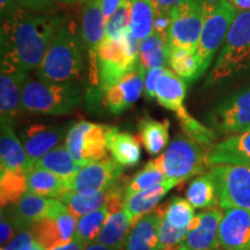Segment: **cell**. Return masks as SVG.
<instances>
[{"label": "cell", "instance_id": "6da1fadb", "mask_svg": "<svg viewBox=\"0 0 250 250\" xmlns=\"http://www.w3.org/2000/svg\"><path fill=\"white\" fill-rule=\"evenodd\" d=\"M65 20L62 14L39 13L21 7L1 21V62L26 72L39 68Z\"/></svg>", "mask_w": 250, "mask_h": 250}, {"label": "cell", "instance_id": "7a4b0ae2", "mask_svg": "<svg viewBox=\"0 0 250 250\" xmlns=\"http://www.w3.org/2000/svg\"><path fill=\"white\" fill-rule=\"evenodd\" d=\"M86 49L80 27L66 19L37 68L36 78L49 83H76L85 66Z\"/></svg>", "mask_w": 250, "mask_h": 250}, {"label": "cell", "instance_id": "3957f363", "mask_svg": "<svg viewBox=\"0 0 250 250\" xmlns=\"http://www.w3.org/2000/svg\"><path fill=\"white\" fill-rule=\"evenodd\" d=\"M249 77L250 11H239L206 77L205 86H227Z\"/></svg>", "mask_w": 250, "mask_h": 250}, {"label": "cell", "instance_id": "277c9868", "mask_svg": "<svg viewBox=\"0 0 250 250\" xmlns=\"http://www.w3.org/2000/svg\"><path fill=\"white\" fill-rule=\"evenodd\" d=\"M83 103V90L77 83L28 80L22 94L26 112L45 116H65Z\"/></svg>", "mask_w": 250, "mask_h": 250}, {"label": "cell", "instance_id": "5b68a950", "mask_svg": "<svg viewBox=\"0 0 250 250\" xmlns=\"http://www.w3.org/2000/svg\"><path fill=\"white\" fill-rule=\"evenodd\" d=\"M205 20L196 49L199 78L208 72L239 11L227 0H203Z\"/></svg>", "mask_w": 250, "mask_h": 250}, {"label": "cell", "instance_id": "8992f818", "mask_svg": "<svg viewBox=\"0 0 250 250\" xmlns=\"http://www.w3.org/2000/svg\"><path fill=\"white\" fill-rule=\"evenodd\" d=\"M208 149L187 136H176L158 158L152 160L167 179L184 181L210 167Z\"/></svg>", "mask_w": 250, "mask_h": 250}, {"label": "cell", "instance_id": "52a82bcc", "mask_svg": "<svg viewBox=\"0 0 250 250\" xmlns=\"http://www.w3.org/2000/svg\"><path fill=\"white\" fill-rule=\"evenodd\" d=\"M100 85L104 94L139 64V42L130 29L117 40L103 39L98 49Z\"/></svg>", "mask_w": 250, "mask_h": 250}, {"label": "cell", "instance_id": "ba28073f", "mask_svg": "<svg viewBox=\"0 0 250 250\" xmlns=\"http://www.w3.org/2000/svg\"><path fill=\"white\" fill-rule=\"evenodd\" d=\"M80 29L88 62L87 101L96 105L103 99L98 64V49L105 36V18L102 12L101 0H85L83 2Z\"/></svg>", "mask_w": 250, "mask_h": 250}, {"label": "cell", "instance_id": "9c48e42d", "mask_svg": "<svg viewBox=\"0 0 250 250\" xmlns=\"http://www.w3.org/2000/svg\"><path fill=\"white\" fill-rule=\"evenodd\" d=\"M205 20L203 0H179L170 12L167 49L186 48L196 51Z\"/></svg>", "mask_w": 250, "mask_h": 250}, {"label": "cell", "instance_id": "30bf717a", "mask_svg": "<svg viewBox=\"0 0 250 250\" xmlns=\"http://www.w3.org/2000/svg\"><path fill=\"white\" fill-rule=\"evenodd\" d=\"M206 121L220 134L233 136L250 130V85L221 100L211 109Z\"/></svg>", "mask_w": 250, "mask_h": 250}, {"label": "cell", "instance_id": "8fae6325", "mask_svg": "<svg viewBox=\"0 0 250 250\" xmlns=\"http://www.w3.org/2000/svg\"><path fill=\"white\" fill-rule=\"evenodd\" d=\"M109 125L78 122L68 130L65 146L78 162L85 166L89 162L107 158V134Z\"/></svg>", "mask_w": 250, "mask_h": 250}, {"label": "cell", "instance_id": "7c38bea8", "mask_svg": "<svg viewBox=\"0 0 250 250\" xmlns=\"http://www.w3.org/2000/svg\"><path fill=\"white\" fill-rule=\"evenodd\" d=\"M211 170L218 183L219 206L250 210V165H215Z\"/></svg>", "mask_w": 250, "mask_h": 250}, {"label": "cell", "instance_id": "4fadbf2b", "mask_svg": "<svg viewBox=\"0 0 250 250\" xmlns=\"http://www.w3.org/2000/svg\"><path fill=\"white\" fill-rule=\"evenodd\" d=\"M13 220L19 232L31 229L36 223L44 218L58 217L67 212V208L59 199L45 198V197L26 192L17 204L1 208Z\"/></svg>", "mask_w": 250, "mask_h": 250}, {"label": "cell", "instance_id": "5bb4252c", "mask_svg": "<svg viewBox=\"0 0 250 250\" xmlns=\"http://www.w3.org/2000/svg\"><path fill=\"white\" fill-rule=\"evenodd\" d=\"M28 72L20 70L9 62L0 65V123L13 125L22 109V94Z\"/></svg>", "mask_w": 250, "mask_h": 250}, {"label": "cell", "instance_id": "9a60e30c", "mask_svg": "<svg viewBox=\"0 0 250 250\" xmlns=\"http://www.w3.org/2000/svg\"><path fill=\"white\" fill-rule=\"evenodd\" d=\"M124 167L114 159L89 162L68 183V191H107L122 177Z\"/></svg>", "mask_w": 250, "mask_h": 250}, {"label": "cell", "instance_id": "2e32d148", "mask_svg": "<svg viewBox=\"0 0 250 250\" xmlns=\"http://www.w3.org/2000/svg\"><path fill=\"white\" fill-rule=\"evenodd\" d=\"M146 71L138 64L103 94L102 103L112 115H121L138 101L144 93Z\"/></svg>", "mask_w": 250, "mask_h": 250}, {"label": "cell", "instance_id": "e0dca14e", "mask_svg": "<svg viewBox=\"0 0 250 250\" xmlns=\"http://www.w3.org/2000/svg\"><path fill=\"white\" fill-rule=\"evenodd\" d=\"M70 127V124L49 125L42 123H33L23 127L20 132V140L30 161L34 164L59 146L62 140L66 139Z\"/></svg>", "mask_w": 250, "mask_h": 250}, {"label": "cell", "instance_id": "ac0fdd59", "mask_svg": "<svg viewBox=\"0 0 250 250\" xmlns=\"http://www.w3.org/2000/svg\"><path fill=\"white\" fill-rule=\"evenodd\" d=\"M219 250H250V210H225L219 225Z\"/></svg>", "mask_w": 250, "mask_h": 250}, {"label": "cell", "instance_id": "d6986e66", "mask_svg": "<svg viewBox=\"0 0 250 250\" xmlns=\"http://www.w3.org/2000/svg\"><path fill=\"white\" fill-rule=\"evenodd\" d=\"M78 218L70 212L58 217L44 218L31 227V233L45 250L67 245L76 236Z\"/></svg>", "mask_w": 250, "mask_h": 250}, {"label": "cell", "instance_id": "ffe728a7", "mask_svg": "<svg viewBox=\"0 0 250 250\" xmlns=\"http://www.w3.org/2000/svg\"><path fill=\"white\" fill-rule=\"evenodd\" d=\"M167 205L156 208L149 213L143 215L132 225L125 250H162L159 241V227L166 213Z\"/></svg>", "mask_w": 250, "mask_h": 250}, {"label": "cell", "instance_id": "44dd1931", "mask_svg": "<svg viewBox=\"0 0 250 250\" xmlns=\"http://www.w3.org/2000/svg\"><path fill=\"white\" fill-rule=\"evenodd\" d=\"M199 214L198 227L188 232L180 247L186 250H219V225L223 219V211L211 208Z\"/></svg>", "mask_w": 250, "mask_h": 250}, {"label": "cell", "instance_id": "7402d4cb", "mask_svg": "<svg viewBox=\"0 0 250 250\" xmlns=\"http://www.w3.org/2000/svg\"><path fill=\"white\" fill-rule=\"evenodd\" d=\"M208 162L215 165H250V130L233 134L208 149Z\"/></svg>", "mask_w": 250, "mask_h": 250}, {"label": "cell", "instance_id": "603a6c76", "mask_svg": "<svg viewBox=\"0 0 250 250\" xmlns=\"http://www.w3.org/2000/svg\"><path fill=\"white\" fill-rule=\"evenodd\" d=\"M0 170H27L33 169V162L27 155L22 143L15 134L13 125L0 123Z\"/></svg>", "mask_w": 250, "mask_h": 250}, {"label": "cell", "instance_id": "cb8c5ba5", "mask_svg": "<svg viewBox=\"0 0 250 250\" xmlns=\"http://www.w3.org/2000/svg\"><path fill=\"white\" fill-rule=\"evenodd\" d=\"M181 182L182 181L180 180L167 179L164 183L148 188V189L127 197L124 202V210L129 214L132 225L143 215L147 214L156 208L159 202L164 198L166 193Z\"/></svg>", "mask_w": 250, "mask_h": 250}, {"label": "cell", "instance_id": "d4e9b609", "mask_svg": "<svg viewBox=\"0 0 250 250\" xmlns=\"http://www.w3.org/2000/svg\"><path fill=\"white\" fill-rule=\"evenodd\" d=\"M187 81L177 76L173 70L165 68L156 83V102L168 110L176 112L183 105L187 94Z\"/></svg>", "mask_w": 250, "mask_h": 250}, {"label": "cell", "instance_id": "484cf974", "mask_svg": "<svg viewBox=\"0 0 250 250\" xmlns=\"http://www.w3.org/2000/svg\"><path fill=\"white\" fill-rule=\"evenodd\" d=\"M107 143L112 159L124 168L133 167L139 162L142 149L138 139L131 133L121 132L117 127L109 126Z\"/></svg>", "mask_w": 250, "mask_h": 250}, {"label": "cell", "instance_id": "4316f807", "mask_svg": "<svg viewBox=\"0 0 250 250\" xmlns=\"http://www.w3.org/2000/svg\"><path fill=\"white\" fill-rule=\"evenodd\" d=\"M33 168H41L58 175L67 183L68 188V183L79 173L83 165L73 158L66 146L59 145L34 162Z\"/></svg>", "mask_w": 250, "mask_h": 250}, {"label": "cell", "instance_id": "83f0119b", "mask_svg": "<svg viewBox=\"0 0 250 250\" xmlns=\"http://www.w3.org/2000/svg\"><path fill=\"white\" fill-rule=\"evenodd\" d=\"M131 228H132V221L123 208L117 213L109 214L101 233L94 242L101 243L114 249L123 250Z\"/></svg>", "mask_w": 250, "mask_h": 250}, {"label": "cell", "instance_id": "f1b7e54d", "mask_svg": "<svg viewBox=\"0 0 250 250\" xmlns=\"http://www.w3.org/2000/svg\"><path fill=\"white\" fill-rule=\"evenodd\" d=\"M27 188L28 192L45 198H59L62 193L68 191L67 183L62 177L41 168H33L28 173Z\"/></svg>", "mask_w": 250, "mask_h": 250}, {"label": "cell", "instance_id": "f546056e", "mask_svg": "<svg viewBox=\"0 0 250 250\" xmlns=\"http://www.w3.org/2000/svg\"><path fill=\"white\" fill-rule=\"evenodd\" d=\"M187 201L195 208H211L218 203V183L211 169L190 183Z\"/></svg>", "mask_w": 250, "mask_h": 250}, {"label": "cell", "instance_id": "4dcf8cb0", "mask_svg": "<svg viewBox=\"0 0 250 250\" xmlns=\"http://www.w3.org/2000/svg\"><path fill=\"white\" fill-rule=\"evenodd\" d=\"M169 126L168 120L159 122L153 118H143L139 122L140 142L149 154L155 155L165 151L169 142Z\"/></svg>", "mask_w": 250, "mask_h": 250}, {"label": "cell", "instance_id": "1f68e13d", "mask_svg": "<svg viewBox=\"0 0 250 250\" xmlns=\"http://www.w3.org/2000/svg\"><path fill=\"white\" fill-rule=\"evenodd\" d=\"M155 13L152 0H130V31L139 43L154 30Z\"/></svg>", "mask_w": 250, "mask_h": 250}, {"label": "cell", "instance_id": "d6a6232c", "mask_svg": "<svg viewBox=\"0 0 250 250\" xmlns=\"http://www.w3.org/2000/svg\"><path fill=\"white\" fill-rule=\"evenodd\" d=\"M107 191H66L59 197V201L64 203L70 213L80 218L90 212L99 210L105 206Z\"/></svg>", "mask_w": 250, "mask_h": 250}, {"label": "cell", "instance_id": "836d02e7", "mask_svg": "<svg viewBox=\"0 0 250 250\" xmlns=\"http://www.w3.org/2000/svg\"><path fill=\"white\" fill-rule=\"evenodd\" d=\"M139 64L146 71L168 64L167 36L153 33L139 43Z\"/></svg>", "mask_w": 250, "mask_h": 250}, {"label": "cell", "instance_id": "e575fe53", "mask_svg": "<svg viewBox=\"0 0 250 250\" xmlns=\"http://www.w3.org/2000/svg\"><path fill=\"white\" fill-rule=\"evenodd\" d=\"M27 170H0V203L1 208L12 206L20 201L27 188Z\"/></svg>", "mask_w": 250, "mask_h": 250}, {"label": "cell", "instance_id": "d590c367", "mask_svg": "<svg viewBox=\"0 0 250 250\" xmlns=\"http://www.w3.org/2000/svg\"><path fill=\"white\" fill-rule=\"evenodd\" d=\"M168 64L177 76L187 83H193L199 79V64L196 51L186 48L168 49Z\"/></svg>", "mask_w": 250, "mask_h": 250}, {"label": "cell", "instance_id": "8d00e7d4", "mask_svg": "<svg viewBox=\"0 0 250 250\" xmlns=\"http://www.w3.org/2000/svg\"><path fill=\"white\" fill-rule=\"evenodd\" d=\"M175 114H176L177 120H179L181 129H182L187 137L195 140L196 143H198L199 145L204 146L206 148H211L214 145L215 139H217L214 130L205 126L201 122L197 121L195 117H192L187 111V109L184 107L179 109Z\"/></svg>", "mask_w": 250, "mask_h": 250}, {"label": "cell", "instance_id": "74e56055", "mask_svg": "<svg viewBox=\"0 0 250 250\" xmlns=\"http://www.w3.org/2000/svg\"><path fill=\"white\" fill-rule=\"evenodd\" d=\"M108 217L109 211L104 206V208H99V210L78 218L76 236L74 237L86 242L87 245L94 242L96 237L99 236V234L101 233Z\"/></svg>", "mask_w": 250, "mask_h": 250}, {"label": "cell", "instance_id": "f35d334b", "mask_svg": "<svg viewBox=\"0 0 250 250\" xmlns=\"http://www.w3.org/2000/svg\"><path fill=\"white\" fill-rule=\"evenodd\" d=\"M165 181H167V177L165 176V174L156 168L154 162L149 161L127 183L126 191H125V199L131 195H133V193L143 191V190L148 189V188L164 183Z\"/></svg>", "mask_w": 250, "mask_h": 250}, {"label": "cell", "instance_id": "ab89813d", "mask_svg": "<svg viewBox=\"0 0 250 250\" xmlns=\"http://www.w3.org/2000/svg\"><path fill=\"white\" fill-rule=\"evenodd\" d=\"M193 206L187 199L174 197L167 204L165 218L173 226L177 228H189V225L195 217ZM189 230V229H188Z\"/></svg>", "mask_w": 250, "mask_h": 250}, {"label": "cell", "instance_id": "60d3db41", "mask_svg": "<svg viewBox=\"0 0 250 250\" xmlns=\"http://www.w3.org/2000/svg\"><path fill=\"white\" fill-rule=\"evenodd\" d=\"M130 29V0L124 2L120 8L105 21L107 40H117Z\"/></svg>", "mask_w": 250, "mask_h": 250}, {"label": "cell", "instance_id": "b9f144b4", "mask_svg": "<svg viewBox=\"0 0 250 250\" xmlns=\"http://www.w3.org/2000/svg\"><path fill=\"white\" fill-rule=\"evenodd\" d=\"M188 232H189L188 228H177L170 225L164 215L160 223V227H159V241H160L161 249L165 250L180 246Z\"/></svg>", "mask_w": 250, "mask_h": 250}, {"label": "cell", "instance_id": "7bdbcfd3", "mask_svg": "<svg viewBox=\"0 0 250 250\" xmlns=\"http://www.w3.org/2000/svg\"><path fill=\"white\" fill-rule=\"evenodd\" d=\"M165 67H155L151 68L146 72L145 77V86H144V95L147 100H152L155 98V88L156 83H158L159 78L164 72Z\"/></svg>", "mask_w": 250, "mask_h": 250}, {"label": "cell", "instance_id": "ee69618b", "mask_svg": "<svg viewBox=\"0 0 250 250\" xmlns=\"http://www.w3.org/2000/svg\"><path fill=\"white\" fill-rule=\"evenodd\" d=\"M19 4L24 9L39 13H48L55 7L57 0H18Z\"/></svg>", "mask_w": 250, "mask_h": 250}, {"label": "cell", "instance_id": "f6af8a7d", "mask_svg": "<svg viewBox=\"0 0 250 250\" xmlns=\"http://www.w3.org/2000/svg\"><path fill=\"white\" fill-rule=\"evenodd\" d=\"M1 237H0V242L1 245H7L12 241L15 233L19 232L18 227L15 226L11 218L5 213L4 211H1Z\"/></svg>", "mask_w": 250, "mask_h": 250}, {"label": "cell", "instance_id": "bcb514c9", "mask_svg": "<svg viewBox=\"0 0 250 250\" xmlns=\"http://www.w3.org/2000/svg\"><path fill=\"white\" fill-rule=\"evenodd\" d=\"M35 240L33 233H31V229H23L20 230L17 235H15L12 241L7 243L5 246L6 250H21L23 247L29 245L30 242H33Z\"/></svg>", "mask_w": 250, "mask_h": 250}, {"label": "cell", "instance_id": "7dc6e473", "mask_svg": "<svg viewBox=\"0 0 250 250\" xmlns=\"http://www.w3.org/2000/svg\"><path fill=\"white\" fill-rule=\"evenodd\" d=\"M170 27V13H162V12H156L154 20V30L155 33L161 34V35L167 36L168 30Z\"/></svg>", "mask_w": 250, "mask_h": 250}, {"label": "cell", "instance_id": "c3c4849f", "mask_svg": "<svg viewBox=\"0 0 250 250\" xmlns=\"http://www.w3.org/2000/svg\"><path fill=\"white\" fill-rule=\"evenodd\" d=\"M21 8L18 0H0V18L1 21L11 18Z\"/></svg>", "mask_w": 250, "mask_h": 250}, {"label": "cell", "instance_id": "681fc988", "mask_svg": "<svg viewBox=\"0 0 250 250\" xmlns=\"http://www.w3.org/2000/svg\"><path fill=\"white\" fill-rule=\"evenodd\" d=\"M126 1L127 0H101V7L105 21Z\"/></svg>", "mask_w": 250, "mask_h": 250}, {"label": "cell", "instance_id": "f907efd6", "mask_svg": "<svg viewBox=\"0 0 250 250\" xmlns=\"http://www.w3.org/2000/svg\"><path fill=\"white\" fill-rule=\"evenodd\" d=\"M179 0H152L156 12H162V13H170L171 8Z\"/></svg>", "mask_w": 250, "mask_h": 250}, {"label": "cell", "instance_id": "816d5d0a", "mask_svg": "<svg viewBox=\"0 0 250 250\" xmlns=\"http://www.w3.org/2000/svg\"><path fill=\"white\" fill-rule=\"evenodd\" d=\"M86 247H87L86 242L81 241V240L76 239V237H74L73 241L67 243V245L57 247V248L51 249V250H85Z\"/></svg>", "mask_w": 250, "mask_h": 250}, {"label": "cell", "instance_id": "f5cc1de1", "mask_svg": "<svg viewBox=\"0 0 250 250\" xmlns=\"http://www.w3.org/2000/svg\"><path fill=\"white\" fill-rule=\"evenodd\" d=\"M237 11H250V0H227Z\"/></svg>", "mask_w": 250, "mask_h": 250}, {"label": "cell", "instance_id": "db71d44e", "mask_svg": "<svg viewBox=\"0 0 250 250\" xmlns=\"http://www.w3.org/2000/svg\"><path fill=\"white\" fill-rule=\"evenodd\" d=\"M85 250H118V249L110 248V247L103 246L101 243H98V242H92L89 243V245H87Z\"/></svg>", "mask_w": 250, "mask_h": 250}, {"label": "cell", "instance_id": "11a10c76", "mask_svg": "<svg viewBox=\"0 0 250 250\" xmlns=\"http://www.w3.org/2000/svg\"><path fill=\"white\" fill-rule=\"evenodd\" d=\"M21 250H45V249L43 248V247L41 246L40 243L36 241V240H34L33 242H30L29 245H27L26 247H23V248L21 249Z\"/></svg>", "mask_w": 250, "mask_h": 250}, {"label": "cell", "instance_id": "9f6ffc18", "mask_svg": "<svg viewBox=\"0 0 250 250\" xmlns=\"http://www.w3.org/2000/svg\"><path fill=\"white\" fill-rule=\"evenodd\" d=\"M61 1L67 5H73V4H78V2H81V4H83L85 0H61Z\"/></svg>", "mask_w": 250, "mask_h": 250}, {"label": "cell", "instance_id": "6f0895ef", "mask_svg": "<svg viewBox=\"0 0 250 250\" xmlns=\"http://www.w3.org/2000/svg\"><path fill=\"white\" fill-rule=\"evenodd\" d=\"M165 250H181V248H180V246H176V247H173V248H168Z\"/></svg>", "mask_w": 250, "mask_h": 250}, {"label": "cell", "instance_id": "680465c9", "mask_svg": "<svg viewBox=\"0 0 250 250\" xmlns=\"http://www.w3.org/2000/svg\"><path fill=\"white\" fill-rule=\"evenodd\" d=\"M180 248H181V247H180ZM181 250H186V249H183V248H181Z\"/></svg>", "mask_w": 250, "mask_h": 250}, {"label": "cell", "instance_id": "91938a15", "mask_svg": "<svg viewBox=\"0 0 250 250\" xmlns=\"http://www.w3.org/2000/svg\"><path fill=\"white\" fill-rule=\"evenodd\" d=\"M1 250H6V249H5V248H2V249H1Z\"/></svg>", "mask_w": 250, "mask_h": 250}]
</instances>
